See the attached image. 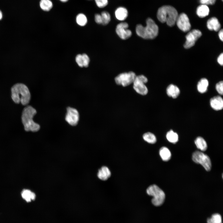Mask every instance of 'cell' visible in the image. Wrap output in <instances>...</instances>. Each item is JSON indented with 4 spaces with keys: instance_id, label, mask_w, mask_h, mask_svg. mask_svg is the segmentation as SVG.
Instances as JSON below:
<instances>
[{
    "instance_id": "6da1fadb",
    "label": "cell",
    "mask_w": 223,
    "mask_h": 223,
    "mask_svg": "<svg viewBox=\"0 0 223 223\" xmlns=\"http://www.w3.org/2000/svg\"><path fill=\"white\" fill-rule=\"evenodd\" d=\"M11 97L16 103H21L23 105H27L31 99V94L28 87L22 83H17L11 89Z\"/></svg>"
},
{
    "instance_id": "7a4b0ae2",
    "label": "cell",
    "mask_w": 223,
    "mask_h": 223,
    "mask_svg": "<svg viewBox=\"0 0 223 223\" xmlns=\"http://www.w3.org/2000/svg\"><path fill=\"white\" fill-rule=\"evenodd\" d=\"M178 15L176 9L169 5L161 7L158 9L157 13L158 20L162 23H166L170 27L175 24Z\"/></svg>"
},
{
    "instance_id": "3957f363",
    "label": "cell",
    "mask_w": 223,
    "mask_h": 223,
    "mask_svg": "<svg viewBox=\"0 0 223 223\" xmlns=\"http://www.w3.org/2000/svg\"><path fill=\"white\" fill-rule=\"evenodd\" d=\"M144 27L141 24H137L136 32L139 36L145 39H153L158 35L159 28L155 21L151 18H148Z\"/></svg>"
},
{
    "instance_id": "277c9868",
    "label": "cell",
    "mask_w": 223,
    "mask_h": 223,
    "mask_svg": "<svg viewBox=\"0 0 223 223\" xmlns=\"http://www.w3.org/2000/svg\"><path fill=\"white\" fill-rule=\"evenodd\" d=\"M36 113V110L30 105L26 106L23 110L21 119L26 131L36 132L40 129V125L35 123L33 120L34 116Z\"/></svg>"
},
{
    "instance_id": "5b68a950",
    "label": "cell",
    "mask_w": 223,
    "mask_h": 223,
    "mask_svg": "<svg viewBox=\"0 0 223 223\" xmlns=\"http://www.w3.org/2000/svg\"><path fill=\"white\" fill-rule=\"evenodd\" d=\"M147 194L153 197L151 200L152 204L158 206L161 205L165 199V194L163 191L156 185L150 186L146 190Z\"/></svg>"
},
{
    "instance_id": "8992f818",
    "label": "cell",
    "mask_w": 223,
    "mask_h": 223,
    "mask_svg": "<svg viewBox=\"0 0 223 223\" xmlns=\"http://www.w3.org/2000/svg\"><path fill=\"white\" fill-rule=\"evenodd\" d=\"M192 159L195 163L201 164L206 171L211 170L212 164L210 159L203 152L199 151L194 152L192 154Z\"/></svg>"
},
{
    "instance_id": "52a82bcc",
    "label": "cell",
    "mask_w": 223,
    "mask_h": 223,
    "mask_svg": "<svg viewBox=\"0 0 223 223\" xmlns=\"http://www.w3.org/2000/svg\"><path fill=\"white\" fill-rule=\"evenodd\" d=\"M147 81V78L143 75L136 76L133 82V89L138 94L142 95H146L148 92V90L145 84Z\"/></svg>"
},
{
    "instance_id": "ba28073f",
    "label": "cell",
    "mask_w": 223,
    "mask_h": 223,
    "mask_svg": "<svg viewBox=\"0 0 223 223\" xmlns=\"http://www.w3.org/2000/svg\"><path fill=\"white\" fill-rule=\"evenodd\" d=\"M136 76L135 73L132 71L124 72L116 77L115 80L117 85L125 87L133 83Z\"/></svg>"
},
{
    "instance_id": "9c48e42d",
    "label": "cell",
    "mask_w": 223,
    "mask_h": 223,
    "mask_svg": "<svg viewBox=\"0 0 223 223\" xmlns=\"http://www.w3.org/2000/svg\"><path fill=\"white\" fill-rule=\"evenodd\" d=\"M201 32L198 29H193L190 31L186 36V41L184 46L189 49L194 46L198 40L202 35Z\"/></svg>"
},
{
    "instance_id": "30bf717a",
    "label": "cell",
    "mask_w": 223,
    "mask_h": 223,
    "mask_svg": "<svg viewBox=\"0 0 223 223\" xmlns=\"http://www.w3.org/2000/svg\"><path fill=\"white\" fill-rule=\"evenodd\" d=\"M66 121L72 126L76 125L79 120V114L76 109L71 107L67 108V113L65 117Z\"/></svg>"
},
{
    "instance_id": "8fae6325",
    "label": "cell",
    "mask_w": 223,
    "mask_h": 223,
    "mask_svg": "<svg viewBox=\"0 0 223 223\" xmlns=\"http://www.w3.org/2000/svg\"><path fill=\"white\" fill-rule=\"evenodd\" d=\"M178 27L184 32L189 31L191 26L187 15L182 13L178 15L176 23Z\"/></svg>"
},
{
    "instance_id": "7c38bea8",
    "label": "cell",
    "mask_w": 223,
    "mask_h": 223,
    "mask_svg": "<svg viewBox=\"0 0 223 223\" xmlns=\"http://www.w3.org/2000/svg\"><path fill=\"white\" fill-rule=\"evenodd\" d=\"M128 24L125 22L120 23L116 26V33L121 39L126 40L131 36L132 32L128 28Z\"/></svg>"
},
{
    "instance_id": "4fadbf2b",
    "label": "cell",
    "mask_w": 223,
    "mask_h": 223,
    "mask_svg": "<svg viewBox=\"0 0 223 223\" xmlns=\"http://www.w3.org/2000/svg\"><path fill=\"white\" fill-rule=\"evenodd\" d=\"M210 103L211 107L215 110H220L223 108V100L220 96H214L212 98Z\"/></svg>"
},
{
    "instance_id": "5bb4252c",
    "label": "cell",
    "mask_w": 223,
    "mask_h": 223,
    "mask_svg": "<svg viewBox=\"0 0 223 223\" xmlns=\"http://www.w3.org/2000/svg\"><path fill=\"white\" fill-rule=\"evenodd\" d=\"M207 26L210 30L218 31L221 27V25L218 20L215 17H212L207 21Z\"/></svg>"
},
{
    "instance_id": "9a60e30c",
    "label": "cell",
    "mask_w": 223,
    "mask_h": 223,
    "mask_svg": "<svg viewBox=\"0 0 223 223\" xmlns=\"http://www.w3.org/2000/svg\"><path fill=\"white\" fill-rule=\"evenodd\" d=\"M128 11L125 7H119L115 11V15L116 19L120 21L125 20L128 16Z\"/></svg>"
},
{
    "instance_id": "2e32d148",
    "label": "cell",
    "mask_w": 223,
    "mask_h": 223,
    "mask_svg": "<svg viewBox=\"0 0 223 223\" xmlns=\"http://www.w3.org/2000/svg\"><path fill=\"white\" fill-rule=\"evenodd\" d=\"M111 176V173L106 166L102 167L98 171L97 176L98 178L103 181L107 180Z\"/></svg>"
},
{
    "instance_id": "e0dca14e",
    "label": "cell",
    "mask_w": 223,
    "mask_h": 223,
    "mask_svg": "<svg viewBox=\"0 0 223 223\" xmlns=\"http://www.w3.org/2000/svg\"><path fill=\"white\" fill-rule=\"evenodd\" d=\"M166 92L167 95L173 98H177L179 95L180 90L176 85L171 84L169 85L167 88Z\"/></svg>"
},
{
    "instance_id": "ac0fdd59",
    "label": "cell",
    "mask_w": 223,
    "mask_h": 223,
    "mask_svg": "<svg viewBox=\"0 0 223 223\" xmlns=\"http://www.w3.org/2000/svg\"><path fill=\"white\" fill-rule=\"evenodd\" d=\"M209 9L207 5L201 4L196 9V14L200 18H204L209 14Z\"/></svg>"
},
{
    "instance_id": "d6986e66",
    "label": "cell",
    "mask_w": 223,
    "mask_h": 223,
    "mask_svg": "<svg viewBox=\"0 0 223 223\" xmlns=\"http://www.w3.org/2000/svg\"><path fill=\"white\" fill-rule=\"evenodd\" d=\"M208 85V81L207 79H201L197 84V89L198 91L201 93L206 92L207 90Z\"/></svg>"
},
{
    "instance_id": "ffe728a7",
    "label": "cell",
    "mask_w": 223,
    "mask_h": 223,
    "mask_svg": "<svg viewBox=\"0 0 223 223\" xmlns=\"http://www.w3.org/2000/svg\"><path fill=\"white\" fill-rule=\"evenodd\" d=\"M21 195L22 198L27 202L34 200L36 198L35 194L28 189L23 190Z\"/></svg>"
},
{
    "instance_id": "44dd1931",
    "label": "cell",
    "mask_w": 223,
    "mask_h": 223,
    "mask_svg": "<svg viewBox=\"0 0 223 223\" xmlns=\"http://www.w3.org/2000/svg\"><path fill=\"white\" fill-rule=\"evenodd\" d=\"M159 154L162 159L165 161H168L171 157L170 151L168 148L165 146L162 147L160 149Z\"/></svg>"
},
{
    "instance_id": "7402d4cb",
    "label": "cell",
    "mask_w": 223,
    "mask_h": 223,
    "mask_svg": "<svg viewBox=\"0 0 223 223\" xmlns=\"http://www.w3.org/2000/svg\"><path fill=\"white\" fill-rule=\"evenodd\" d=\"M195 144L197 148L202 151H206L207 148L206 141L202 137H198L195 141Z\"/></svg>"
},
{
    "instance_id": "603a6c76",
    "label": "cell",
    "mask_w": 223,
    "mask_h": 223,
    "mask_svg": "<svg viewBox=\"0 0 223 223\" xmlns=\"http://www.w3.org/2000/svg\"><path fill=\"white\" fill-rule=\"evenodd\" d=\"M166 137L169 142L173 143H175L178 140L177 134L172 130H170L167 133Z\"/></svg>"
},
{
    "instance_id": "cb8c5ba5",
    "label": "cell",
    "mask_w": 223,
    "mask_h": 223,
    "mask_svg": "<svg viewBox=\"0 0 223 223\" xmlns=\"http://www.w3.org/2000/svg\"><path fill=\"white\" fill-rule=\"evenodd\" d=\"M143 139L150 144H154L156 142V138L153 133L148 132L144 133L142 136Z\"/></svg>"
},
{
    "instance_id": "d4e9b609",
    "label": "cell",
    "mask_w": 223,
    "mask_h": 223,
    "mask_svg": "<svg viewBox=\"0 0 223 223\" xmlns=\"http://www.w3.org/2000/svg\"><path fill=\"white\" fill-rule=\"evenodd\" d=\"M40 6L41 8L43 11H49L52 8L53 4L50 0H41Z\"/></svg>"
},
{
    "instance_id": "484cf974",
    "label": "cell",
    "mask_w": 223,
    "mask_h": 223,
    "mask_svg": "<svg viewBox=\"0 0 223 223\" xmlns=\"http://www.w3.org/2000/svg\"><path fill=\"white\" fill-rule=\"evenodd\" d=\"M77 23L81 26H84L87 23V19L85 15L83 14H78L76 18Z\"/></svg>"
},
{
    "instance_id": "4316f807",
    "label": "cell",
    "mask_w": 223,
    "mask_h": 223,
    "mask_svg": "<svg viewBox=\"0 0 223 223\" xmlns=\"http://www.w3.org/2000/svg\"><path fill=\"white\" fill-rule=\"evenodd\" d=\"M207 223H222V218L220 215L216 213L212 215L211 217L208 219Z\"/></svg>"
},
{
    "instance_id": "83f0119b",
    "label": "cell",
    "mask_w": 223,
    "mask_h": 223,
    "mask_svg": "<svg viewBox=\"0 0 223 223\" xmlns=\"http://www.w3.org/2000/svg\"><path fill=\"white\" fill-rule=\"evenodd\" d=\"M101 15L102 24L104 25L107 24L111 20V16L109 13L107 11H103L101 12Z\"/></svg>"
},
{
    "instance_id": "f1b7e54d",
    "label": "cell",
    "mask_w": 223,
    "mask_h": 223,
    "mask_svg": "<svg viewBox=\"0 0 223 223\" xmlns=\"http://www.w3.org/2000/svg\"><path fill=\"white\" fill-rule=\"evenodd\" d=\"M97 6L99 8H103L107 6L108 3V0H95Z\"/></svg>"
},
{
    "instance_id": "f546056e",
    "label": "cell",
    "mask_w": 223,
    "mask_h": 223,
    "mask_svg": "<svg viewBox=\"0 0 223 223\" xmlns=\"http://www.w3.org/2000/svg\"><path fill=\"white\" fill-rule=\"evenodd\" d=\"M216 89L218 93L222 95L223 94V82L220 81L217 83L216 85Z\"/></svg>"
},
{
    "instance_id": "4dcf8cb0",
    "label": "cell",
    "mask_w": 223,
    "mask_h": 223,
    "mask_svg": "<svg viewBox=\"0 0 223 223\" xmlns=\"http://www.w3.org/2000/svg\"><path fill=\"white\" fill-rule=\"evenodd\" d=\"M83 60V66L87 67L89 65L90 62V59L88 56L85 54L82 55Z\"/></svg>"
},
{
    "instance_id": "1f68e13d",
    "label": "cell",
    "mask_w": 223,
    "mask_h": 223,
    "mask_svg": "<svg viewBox=\"0 0 223 223\" xmlns=\"http://www.w3.org/2000/svg\"><path fill=\"white\" fill-rule=\"evenodd\" d=\"M75 59L76 63L79 67H83L81 55L78 54L77 55Z\"/></svg>"
},
{
    "instance_id": "d6a6232c",
    "label": "cell",
    "mask_w": 223,
    "mask_h": 223,
    "mask_svg": "<svg viewBox=\"0 0 223 223\" xmlns=\"http://www.w3.org/2000/svg\"><path fill=\"white\" fill-rule=\"evenodd\" d=\"M216 0H199L200 2L202 4L206 5H213L216 2Z\"/></svg>"
},
{
    "instance_id": "836d02e7",
    "label": "cell",
    "mask_w": 223,
    "mask_h": 223,
    "mask_svg": "<svg viewBox=\"0 0 223 223\" xmlns=\"http://www.w3.org/2000/svg\"><path fill=\"white\" fill-rule=\"evenodd\" d=\"M94 19L95 22L99 24H102V21L101 14H96L95 15Z\"/></svg>"
},
{
    "instance_id": "e575fe53",
    "label": "cell",
    "mask_w": 223,
    "mask_h": 223,
    "mask_svg": "<svg viewBox=\"0 0 223 223\" xmlns=\"http://www.w3.org/2000/svg\"><path fill=\"white\" fill-rule=\"evenodd\" d=\"M217 61L218 63L221 65H223V54L221 53L217 58Z\"/></svg>"
},
{
    "instance_id": "d590c367",
    "label": "cell",
    "mask_w": 223,
    "mask_h": 223,
    "mask_svg": "<svg viewBox=\"0 0 223 223\" xmlns=\"http://www.w3.org/2000/svg\"><path fill=\"white\" fill-rule=\"evenodd\" d=\"M218 36L220 39L222 41H223V30L221 29L219 32Z\"/></svg>"
},
{
    "instance_id": "8d00e7d4",
    "label": "cell",
    "mask_w": 223,
    "mask_h": 223,
    "mask_svg": "<svg viewBox=\"0 0 223 223\" xmlns=\"http://www.w3.org/2000/svg\"><path fill=\"white\" fill-rule=\"evenodd\" d=\"M2 13L1 11H0V20L2 18Z\"/></svg>"
},
{
    "instance_id": "74e56055",
    "label": "cell",
    "mask_w": 223,
    "mask_h": 223,
    "mask_svg": "<svg viewBox=\"0 0 223 223\" xmlns=\"http://www.w3.org/2000/svg\"><path fill=\"white\" fill-rule=\"evenodd\" d=\"M60 1L63 2H67L68 0H60Z\"/></svg>"
},
{
    "instance_id": "f35d334b",
    "label": "cell",
    "mask_w": 223,
    "mask_h": 223,
    "mask_svg": "<svg viewBox=\"0 0 223 223\" xmlns=\"http://www.w3.org/2000/svg\"><path fill=\"white\" fill-rule=\"evenodd\" d=\"M222 1H223V0H221Z\"/></svg>"
},
{
    "instance_id": "ab89813d",
    "label": "cell",
    "mask_w": 223,
    "mask_h": 223,
    "mask_svg": "<svg viewBox=\"0 0 223 223\" xmlns=\"http://www.w3.org/2000/svg\"></svg>"
}]
</instances>
